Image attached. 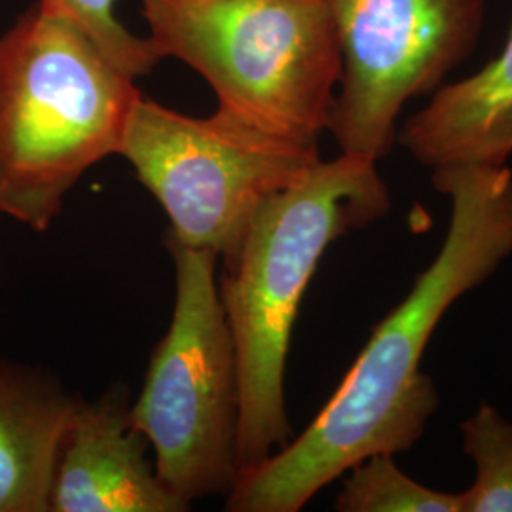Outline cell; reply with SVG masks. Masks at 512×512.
I'll list each match as a JSON object with an SVG mask.
<instances>
[{
  "instance_id": "obj_8",
  "label": "cell",
  "mask_w": 512,
  "mask_h": 512,
  "mask_svg": "<svg viewBox=\"0 0 512 512\" xmlns=\"http://www.w3.org/2000/svg\"><path fill=\"white\" fill-rule=\"evenodd\" d=\"M124 387L78 399L55 467L50 512H184L158 476L150 444L129 418Z\"/></svg>"
},
{
  "instance_id": "obj_12",
  "label": "cell",
  "mask_w": 512,
  "mask_h": 512,
  "mask_svg": "<svg viewBox=\"0 0 512 512\" xmlns=\"http://www.w3.org/2000/svg\"><path fill=\"white\" fill-rule=\"evenodd\" d=\"M336 495L340 512H461V495L423 486L395 456H370L351 467Z\"/></svg>"
},
{
  "instance_id": "obj_13",
  "label": "cell",
  "mask_w": 512,
  "mask_h": 512,
  "mask_svg": "<svg viewBox=\"0 0 512 512\" xmlns=\"http://www.w3.org/2000/svg\"><path fill=\"white\" fill-rule=\"evenodd\" d=\"M92 35L110 59L135 80L160 63L147 37L133 35L118 16V0H55Z\"/></svg>"
},
{
  "instance_id": "obj_2",
  "label": "cell",
  "mask_w": 512,
  "mask_h": 512,
  "mask_svg": "<svg viewBox=\"0 0 512 512\" xmlns=\"http://www.w3.org/2000/svg\"><path fill=\"white\" fill-rule=\"evenodd\" d=\"M378 162L321 160L262 203L238 247L220 258L219 294L239 368V475L293 439L285 372L302 298L336 239L391 213Z\"/></svg>"
},
{
  "instance_id": "obj_7",
  "label": "cell",
  "mask_w": 512,
  "mask_h": 512,
  "mask_svg": "<svg viewBox=\"0 0 512 512\" xmlns=\"http://www.w3.org/2000/svg\"><path fill=\"white\" fill-rule=\"evenodd\" d=\"M342 73L329 129L342 154L380 162L408 101L437 92L475 52L486 0H325Z\"/></svg>"
},
{
  "instance_id": "obj_4",
  "label": "cell",
  "mask_w": 512,
  "mask_h": 512,
  "mask_svg": "<svg viewBox=\"0 0 512 512\" xmlns=\"http://www.w3.org/2000/svg\"><path fill=\"white\" fill-rule=\"evenodd\" d=\"M156 55L202 74L219 107L319 143L342 73L325 0H139Z\"/></svg>"
},
{
  "instance_id": "obj_5",
  "label": "cell",
  "mask_w": 512,
  "mask_h": 512,
  "mask_svg": "<svg viewBox=\"0 0 512 512\" xmlns=\"http://www.w3.org/2000/svg\"><path fill=\"white\" fill-rule=\"evenodd\" d=\"M167 243L175 268L169 329L152 351L129 418L165 486L188 507L239 478V368L219 294V256Z\"/></svg>"
},
{
  "instance_id": "obj_3",
  "label": "cell",
  "mask_w": 512,
  "mask_h": 512,
  "mask_svg": "<svg viewBox=\"0 0 512 512\" xmlns=\"http://www.w3.org/2000/svg\"><path fill=\"white\" fill-rule=\"evenodd\" d=\"M141 95L63 4L29 6L0 37V215L46 232Z\"/></svg>"
},
{
  "instance_id": "obj_6",
  "label": "cell",
  "mask_w": 512,
  "mask_h": 512,
  "mask_svg": "<svg viewBox=\"0 0 512 512\" xmlns=\"http://www.w3.org/2000/svg\"><path fill=\"white\" fill-rule=\"evenodd\" d=\"M162 205L165 241L230 255L262 203L319 164V143L264 128L217 107L196 118L137 99L118 150Z\"/></svg>"
},
{
  "instance_id": "obj_10",
  "label": "cell",
  "mask_w": 512,
  "mask_h": 512,
  "mask_svg": "<svg viewBox=\"0 0 512 512\" xmlns=\"http://www.w3.org/2000/svg\"><path fill=\"white\" fill-rule=\"evenodd\" d=\"M76 401L54 372L0 361V512H50Z\"/></svg>"
},
{
  "instance_id": "obj_9",
  "label": "cell",
  "mask_w": 512,
  "mask_h": 512,
  "mask_svg": "<svg viewBox=\"0 0 512 512\" xmlns=\"http://www.w3.org/2000/svg\"><path fill=\"white\" fill-rule=\"evenodd\" d=\"M397 145L423 167L507 165L512 156V25L480 71L444 82L399 126Z\"/></svg>"
},
{
  "instance_id": "obj_11",
  "label": "cell",
  "mask_w": 512,
  "mask_h": 512,
  "mask_svg": "<svg viewBox=\"0 0 512 512\" xmlns=\"http://www.w3.org/2000/svg\"><path fill=\"white\" fill-rule=\"evenodd\" d=\"M459 429L463 452L475 463L473 484L459 492L461 512H512V421L480 401Z\"/></svg>"
},
{
  "instance_id": "obj_1",
  "label": "cell",
  "mask_w": 512,
  "mask_h": 512,
  "mask_svg": "<svg viewBox=\"0 0 512 512\" xmlns=\"http://www.w3.org/2000/svg\"><path fill=\"white\" fill-rule=\"evenodd\" d=\"M450 203L439 253L410 293L374 327L321 412L268 459L239 475L230 512H298L370 456H397L420 442L440 404L421 370L433 332L450 308L484 285L512 255V171L450 165L431 171Z\"/></svg>"
}]
</instances>
